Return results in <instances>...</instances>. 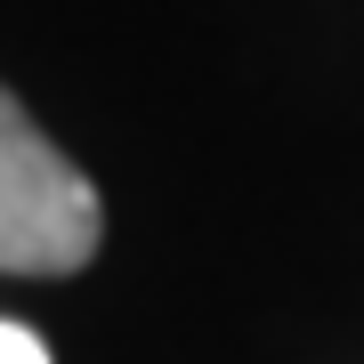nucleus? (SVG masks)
Returning <instances> with one entry per match:
<instances>
[{
  "label": "nucleus",
  "instance_id": "nucleus-1",
  "mask_svg": "<svg viewBox=\"0 0 364 364\" xmlns=\"http://www.w3.org/2000/svg\"><path fill=\"white\" fill-rule=\"evenodd\" d=\"M105 243V203L41 122L0 90V275H81Z\"/></svg>",
  "mask_w": 364,
  "mask_h": 364
},
{
  "label": "nucleus",
  "instance_id": "nucleus-2",
  "mask_svg": "<svg viewBox=\"0 0 364 364\" xmlns=\"http://www.w3.org/2000/svg\"><path fill=\"white\" fill-rule=\"evenodd\" d=\"M0 364H49V340H41V332H25V324H9V316H0Z\"/></svg>",
  "mask_w": 364,
  "mask_h": 364
}]
</instances>
